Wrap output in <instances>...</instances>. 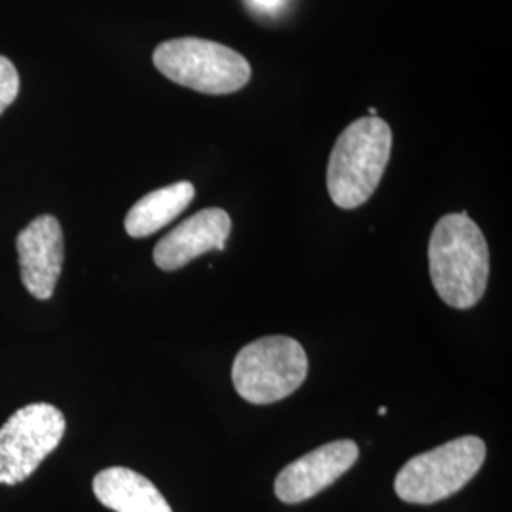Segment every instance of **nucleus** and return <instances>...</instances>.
<instances>
[{
  "instance_id": "obj_1",
  "label": "nucleus",
  "mask_w": 512,
  "mask_h": 512,
  "mask_svg": "<svg viewBox=\"0 0 512 512\" xmlns=\"http://www.w3.org/2000/svg\"><path fill=\"white\" fill-rule=\"evenodd\" d=\"M429 272L440 300L469 310L486 293L490 251L482 230L467 213L444 215L429 239Z\"/></svg>"
},
{
  "instance_id": "obj_2",
  "label": "nucleus",
  "mask_w": 512,
  "mask_h": 512,
  "mask_svg": "<svg viewBox=\"0 0 512 512\" xmlns=\"http://www.w3.org/2000/svg\"><path fill=\"white\" fill-rule=\"evenodd\" d=\"M391 147V128L378 116L359 118L340 133L327 169V188L334 205L357 209L370 200L384 177Z\"/></svg>"
},
{
  "instance_id": "obj_3",
  "label": "nucleus",
  "mask_w": 512,
  "mask_h": 512,
  "mask_svg": "<svg viewBox=\"0 0 512 512\" xmlns=\"http://www.w3.org/2000/svg\"><path fill=\"white\" fill-rule=\"evenodd\" d=\"M152 61L171 82L207 95L239 92L251 80V65L243 55L203 38L165 40L154 50Z\"/></svg>"
},
{
  "instance_id": "obj_4",
  "label": "nucleus",
  "mask_w": 512,
  "mask_h": 512,
  "mask_svg": "<svg viewBox=\"0 0 512 512\" xmlns=\"http://www.w3.org/2000/svg\"><path fill=\"white\" fill-rule=\"evenodd\" d=\"M308 376V355L289 336H264L241 348L232 366V382L241 399L272 404L287 399Z\"/></svg>"
},
{
  "instance_id": "obj_5",
  "label": "nucleus",
  "mask_w": 512,
  "mask_h": 512,
  "mask_svg": "<svg viewBox=\"0 0 512 512\" xmlns=\"http://www.w3.org/2000/svg\"><path fill=\"white\" fill-rule=\"evenodd\" d=\"M486 459L478 437H459L408 459L395 476V494L406 503L433 505L459 492Z\"/></svg>"
},
{
  "instance_id": "obj_6",
  "label": "nucleus",
  "mask_w": 512,
  "mask_h": 512,
  "mask_svg": "<svg viewBox=\"0 0 512 512\" xmlns=\"http://www.w3.org/2000/svg\"><path fill=\"white\" fill-rule=\"evenodd\" d=\"M65 416L54 404H27L0 427V484L16 486L33 475L65 435Z\"/></svg>"
},
{
  "instance_id": "obj_7",
  "label": "nucleus",
  "mask_w": 512,
  "mask_h": 512,
  "mask_svg": "<svg viewBox=\"0 0 512 512\" xmlns=\"http://www.w3.org/2000/svg\"><path fill=\"white\" fill-rule=\"evenodd\" d=\"M359 446L353 440H334L287 465L275 478L279 501L296 505L332 486L357 463Z\"/></svg>"
},
{
  "instance_id": "obj_8",
  "label": "nucleus",
  "mask_w": 512,
  "mask_h": 512,
  "mask_svg": "<svg viewBox=\"0 0 512 512\" xmlns=\"http://www.w3.org/2000/svg\"><path fill=\"white\" fill-rule=\"evenodd\" d=\"M16 249L25 289L38 300L52 298L65 256L59 220L52 215L37 217L19 232Z\"/></svg>"
},
{
  "instance_id": "obj_9",
  "label": "nucleus",
  "mask_w": 512,
  "mask_h": 512,
  "mask_svg": "<svg viewBox=\"0 0 512 512\" xmlns=\"http://www.w3.org/2000/svg\"><path fill=\"white\" fill-rule=\"evenodd\" d=\"M230 232L232 219L224 209H203L158 241L154 262L164 272H175L209 251H224Z\"/></svg>"
},
{
  "instance_id": "obj_10",
  "label": "nucleus",
  "mask_w": 512,
  "mask_h": 512,
  "mask_svg": "<svg viewBox=\"0 0 512 512\" xmlns=\"http://www.w3.org/2000/svg\"><path fill=\"white\" fill-rule=\"evenodd\" d=\"M93 494L116 512H173L160 490L126 467H110L93 478Z\"/></svg>"
},
{
  "instance_id": "obj_11",
  "label": "nucleus",
  "mask_w": 512,
  "mask_h": 512,
  "mask_svg": "<svg viewBox=\"0 0 512 512\" xmlns=\"http://www.w3.org/2000/svg\"><path fill=\"white\" fill-rule=\"evenodd\" d=\"M194 184L188 181L169 184L141 198L129 209L126 232L131 238H148L177 219L194 200Z\"/></svg>"
},
{
  "instance_id": "obj_12",
  "label": "nucleus",
  "mask_w": 512,
  "mask_h": 512,
  "mask_svg": "<svg viewBox=\"0 0 512 512\" xmlns=\"http://www.w3.org/2000/svg\"><path fill=\"white\" fill-rule=\"evenodd\" d=\"M18 93V71L10 59L0 55V114L16 101Z\"/></svg>"
},
{
  "instance_id": "obj_13",
  "label": "nucleus",
  "mask_w": 512,
  "mask_h": 512,
  "mask_svg": "<svg viewBox=\"0 0 512 512\" xmlns=\"http://www.w3.org/2000/svg\"><path fill=\"white\" fill-rule=\"evenodd\" d=\"M260 8H275L281 0H253Z\"/></svg>"
},
{
  "instance_id": "obj_14",
  "label": "nucleus",
  "mask_w": 512,
  "mask_h": 512,
  "mask_svg": "<svg viewBox=\"0 0 512 512\" xmlns=\"http://www.w3.org/2000/svg\"><path fill=\"white\" fill-rule=\"evenodd\" d=\"M378 414H380V416H385V414H387V408H385V406H382V408L378 410Z\"/></svg>"
}]
</instances>
